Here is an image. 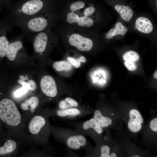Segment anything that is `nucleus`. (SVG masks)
Returning a JSON list of instances; mask_svg holds the SVG:
<instances>
[{
	"instance_id": "25",
	"label": "nucleus",
	"mask_w": 157,
	"mask_h": 157,
	"mask_svg": "<svg viewBox=\"0 0 157 157\" xmlns=\"http://www.w3.org/2000/svg\"><path fill=\"white\" fill-rule=\"evenodd\" d=\"M67 60L72 65L76 68H78L80 67L81 63H85L86 61V59L83 56H81L77 59L69 57L67 58Z\"/></svg>"
},
{
	"instance_id": "8",
	"label": "nucleus",
	"mask_w": 157,
	"mask_h": 157,
	"mask_svg": "<svg viewBox=\"0 0 157 157\" xmlns=\"http://www.w3.org/2000/svg\"><path fill=\"white\" fill-rule=\"evenodd\" d=\"M3 96L0 89V118L7 124L16 126L20 123V114L14 102L8 97L3 96V91L0 84Z\"/></svg>"
},
{
	"instance_id": "13",
	"label": "nucleus",
	"mask_w": 157,
	"mask_h": 157,
	"mask_svg": "<svg viewBox=\"0 0 157 157\" xmlns=\"http://www.w3.org/2000/svg\"><path fill=\"white\" fill-rule=\"evenodd\" d=\"M13 26L9 19L5 25L3 33L0 35V67L3 64L4 58L6 57L7 49L9 44L6 35V32L10 31L13 28Z\"/></svg>"
},
{
	"instance_id": "20",
	"label": "nucleus",
	"mask_w": 157,
	"mask_h": 157,
	"mask_svg": "<svg viewBox=\"0 0 157 157\" xmlns=\"http://www.w3.org/2000/svg\"><path fill=\"white\" fill-rule=\"evenodd\" d=\"M81 107L78 102L74 99L70 97L65 98L59 102L58 109L63 110L71 108Z\"/></svg>"
},
{
	"instance_id": "23",
	"label": "nucleus",
	"mask_w": 157,
	"mask_h": 157,
	"mask_svg": "<svg viewBox=\"0 0 157 157\" xmlns=\"http://www.w3.org/2000/svg\"><path fill=\"white\" fill-rule=\"evenodd\" d=\"M123 58L125 61L135 62L140 58L139 54L133 51H129L125 53L123 55Z\"/></svg>"
},
{
	"instance_id": "24",
	"label": "nucleus",
	"mask_w": 157,
	"mask_h": 157,
	"mask_svg": "<svg viewBox=\"0 0 157 157\" xmlns=\"http://www.w3.org/2000/svg\"><path fill=\"white\" fill-rule=\"evenodd\" d=\"M97 146L99 147V152L98 156L100 157H110V148L107 145L101 143L100 145L97 143Z\"/></svg>"
},
{
	"instance_id": "16",
	"label": "nucleus",
	"mask_w": 157,
	"mask_h": 157,
	"mask_svg": "<svg viewBox=\"0 0 157 157\" xmlns=\"http://www.w3.org/2000/svg\"><path fill=\"white\" fill-rule=\"evenodd\" d=\"M38 98L35 96H32L26 99L20 105L21 108L24 110H30L33 113L39 104Z\"/></svg>"
},
{
	"instance_id": "22",
	"label": "nucleus",
	"mask_w": 157,
	"mask_h": 157,
	"mask_svg": "<svg viewBox=\"0 0 157 157\" xmlns=\"http://www.w3.org/2000/svg\"><path fill=\"white\" fill-rule=\"evenodd\" d=\"M53 67L54 69L58 72L70 71L72 68L71 64L65 60L55 61L53 64Z\"/></svg>"
},
{
	"instance_id": "21",
	"label": "nucleus",
	"mask_w": 157,
	"mask_h": 157,
	"mask_svg": "<svg viewBox=\"0 0 157 157\" xmlns=\"http://www.w3.org/2000/svg\"><path fill=\"white\" fill-rule=\"evenodd\" d=\"M16 147L17 144L15 141L12 140H8L3 146L0 147V155H5L13 151Z\"/></svg>"
},
{
	"instance_id": "9",
	"label": "nucleus",
	"mask_w": 157,
	"mask_h": 157,
	"mask_svg": "<svg viewBox=\"0 0 157 157\" xmlns=\"http://www.w3.org/2000/svg\"><path fill=\"white\" fill-rule=\"evenodd\" d=\"M69 123L85 136L92 138L96 141L101 139L103 128L93 117L84 121L70 122Z\"/></svg>"
},
{
	"instance_id": "17",
	"label": "nucleus",
	"mask_w": 157,
	"mask_h": 157,
	"mask_svg": "<svg viewBox=\"0 0 157 157\" xmlns=\"http://www.w3.org/2000/svg\"><path fill=\"white\" fill-rule=\"evenodd\" d=\"M115 9L120 15L121 18L124 21L129 22L133 15V10L129 6L122 5H117Z\"/></svg>"
},
{
	"instance_id": "18",
	"label": "nucleus",
	"mask_w": 157,
	"mask_h": 157,
	"mask_svg": "<svg viewBox=\"0 0 157 157\" xmlns=\"http://www.w3.org/2000/svg\"><path fill=\"white\" fill-rule=\"evenodd\" d=\"M128 31L126 27L124 26L120 22H117L115 24V28L110 29L106 34V37L108 39H110L114 36L120 35H125Z\"/></svg>"
},
{
	"instance_id": "1",
	"label": "nucleus",
	"mask_w": 157,
	"mask_h": 157,
	"mask_svg": "<svg viewBox=\"0 0 157 157\" xmlns=\"http://www.w3.org/2000/svg\"><path fill=\"white\" fill-rule=\"evenodd\" d=\"M95 11V8L88 0H58V21L66 26L90 30L94 24L93 17Z\"/></svg>"
},
{
	"instance_id": "2",
	"label": "nucleus",
	"mask_w": 157,
	"mask_h": 157,
	"mask_svg": "<svg viewBox=\"0 0 157 157\" xmlns=\"http://www.w3.org/2000/svg\"><path fill=\"white\" fill-rule=\"evenodd\" d=\"M9 67H0V78L7 91L15 98H21L38 89L36 65Z\"/></svg>"
},
{
	"instance_id": "6",
	"label": "nucleus",
	"mask_w": 157,
	"mask_h": 157,
	"mask_svg": "<svg viewBox=\"0 0 157 157\" xmlns=\"http://www.w3.org/2000/svg\"><path fill=\"white\" fill-rule=\"evenodd\" d=\"M24 37L21 34L9 42L6 57L7 65L12 69L36 64L32 56H29L27 53L24 44Z\"/></svg>"
},
{
	"instance_id": "28",
	"label": "nucleus",
	"mask_w": 157,
	"mask_h": 157,
	"mask_svg": "<svg viewBox=\"0 0 157 157\" xmlns=\"http://www.w3.org/2000/svg\"><path fill=\"white\" fill-rule=\"evenodd\" d=\"M117 156V155L115 153L112 152L110 154V157H116Z\"/></svg>"
},
{
	"instance_id": "11",
	"label": "nucleus",
	"mask_w": 157,
	"mask_h": 157,
	"mask_svg": "<svg viewBox=\"0 0 157 157\" xmlns=\"http://www.w3.org/2000/svg\"><path fill=\"white\" fill-rule=\"evenodd\" d=\"M93 111L86 108H74L61 110L58 109L55 111L57 116L62 118L75 119L86 116L92 113Z\"/></svg>"
},
{
	"instance_id": "7",
	"label": "nucleus",
	"mask_w": 157,
	"mask_h": 157,
	"mask_svg": "<svg viewBox=\"0 0 157 157\" xmlns=\"http://www.w3.org/2000/svg\"><path fill=\"white\" fill-rule=\"evenodd\" d=\"M55 133L58 140L64 144L67 149L84 150L88 152L92 148L86 136L76 129L59 127L56 128Z\"/></svg>"
},
{
	"instance_id": "19",
	"label": "nucleus",
	"mask_w": 157,
	"mask_h": 157,
	"mask_svg": "<svg viewBox=\"0 0 157 157\" xmlns=\"http://www.w3.org/2000/svg\"><path fill=\"white\" fill-rule=\"evenodd\" d=\"M94 112L93 118L103 128H107L112 124L111 119L103 115L99 109H97Z\"/></svg>"
},
{
	"instance_id": "3",
	"label": "nucleus",
	"mask_w": 157,
	"mask_h": 157,
	"mask_svg": "<svg viewBox=\"0 0 157 157\" xmlns=\"http://www.w3.org/2000/svg\"><path fill=\"white\" fill-rule=\"evenodd\" d=\"M57 12L38 14L29 16L10 18L13 26L19 28L24 37L55 28L58 21Z\"/></svg>"
},
{
	"instance_id": "4",
	"label": "nucleus",
	"mask_w": 157,
	"mask_h": 157,
	"mask_svg": "<svg viewBox=\"0 0 157 157\" xmlns=\"http://www.w3.org/2000/svg\"><path fill=\"white\" fill-rule=\"evenodd\" d=\"M58 2V0H17L8 6L10 18L57 12Z\"/></svg>"
},
{
	"instance_id": "27",
	"label": "nucleus",
	"mask_w": 157,
	"mask_h": 157,
	"mask_svg": "<svg viewBox=\"0 0 157 157\" xmlns=\"http://www.w3.org/2000/svg\"><path fill=\"white\" fill-rule=\"evenodd\" d=\"M149 127L151 130L153 132H157V118L156 117L152 119L149 123Z\"/></svg>"
},
{
	"instance_id": "15",
	"label": "nucleus",
	"mask_w": 157,
	"mask_h": 157,
	"mask_svg": "<svg viewBox=\"0 0 157 157\" xmlns=\"http://www.w3.org/2000/svg\"><path fill=\"white\" fill-rule=\"evenodd\" d=\"M135 26L138 31L144 33H150L153 29V25L150 21L144 17H140L137 19Z\"/></svg>"
},
{
	"instance_id": "10",
	"label": "nucleus",
	"mask_w": 157,
	"mask_h": 157,
	"mask_svg": "<svg viewBox=\"0 0 157 157\" xmlns=\"http://www.w3.org/2000/svg\"><path fill=\"white\" fill-rule=\"evenodd\" d=\"M36 75L38 89L40 88L42 92L47 97H56L58 92L54 79L49 75L42 76L37 71Z\"/></svg>"
},
{
	"instance_id": "12",
	"label": "nucleus",
	"mask_w": 157,
	"mask_h": 157,
	"mask_svg": "<svg viewBox=\"0 0 157 157\" xmlns=\"http://www.w3.org/2000/svg\"><path fill=\"white\" fill-rule=\"evenodd\" d=\"M129 120L127 126L131 132L136 133L141 131L144 120L140 112L138 110L132 109L129 113Z\"/></svg>"
},
{
	"instance_id": "14",
	"label": "nucleus",
	"mask_w": 157,
	"mask_h": 157,
	"mask_svg": "<svg viewBox=\"0 0 157 157\" xmlns=\"http://www.w3.org/2000/svg\"><path fill=\"white\" fill-rule=\"evenodd\" d=\"M47 123L45 118L41 115L34 116L31 120L28 125L30 132L33 134H38Z\"/></svg>"
},
{
	"instance_id": "5",
	"label": "nucleus",
	"mask_w": 157,
	"mask_h": 157,
	"mask_svg": "<svg viewBox=\"0 0 157 157\" xmlns=\"http://www.w3.org/2000/svg\"><path fill=\"white\" fill-rule=\"evenodd\" d=\"M53 28H48L28 36L29 40L33 48L32 56L39 65L42 64L58 42V34Z\"/></svg>"
},
{
	"instance_id": "26",
	"label": "nucleus",
	"mask_w": 157,
	"mask_h": 157,
	"mask_svg": "<svg viewBox=\"0 0 157 157\" xmlns=\"http://www.w3.org/2000/svg\"><path fill=\"white\" fill-rule=\"evenodd\" d=\"M135 63L131 61H125L124 65L129 70L133 71L135 70L137 67V65Z\"/></svg>"
},
{
	"instance_id": "30",
	"label": "nucleus",
	"mask_w": 157,
	"mask_h": 157,
	"mask_svg": "<svg viewBox=\"0 0 157 157\" xmlns=\"http://www.w3.org/2000/svg\"><path fill=\"white\" fill-rule=\"evenodd\" d=\"M132 157H140V156H139V155H134V156H132Z\"/></svg>"
},
{
	"instance_id": "29",
	"label": "nucleus",
	"mask_w": 157,
	"mask_h": 157,
	"mask_svg": "<svg viewBox=\"0 0 157 157\" xmlns=\"http://www.w3.org/2000/svg\"><path fill=\"white\" fill-rule=\"evenodd\" d=\"M157 71L156 70L154 73V77L156 79L157 78Z\"/></svg>"
}]
</instances>
